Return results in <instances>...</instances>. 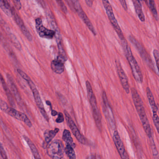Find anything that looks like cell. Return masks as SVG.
<instances>
[{
    "instance_id": "cell-28",
    "label": "cell",
    "mask_w": 159,
    "mask_h": 159,
    "mask_svg": "<svg viewBox=\"0 0 159 159\" xmlns=\"http://www.w3.org/2000/svg\"><path fill=\"white\" fill-rule=\"evenodd\" d=\"M20 120L23 121L26 125H27L29 128H31L32 126L31 122L29 119V118L24 113H20Z\"/></svg>"
},
{
    "instance_id": "cell-6",
    "label": "cell",
    "mask_w": 159,
    "mask_h": 159,
    "mask_svg": "<svg viewBox=\"0 0 159 159\" xmlns=\"http://www.w3.org/2000/svg\"><path fill=\"white\" fill-rule=\"evenodd\" d=\"M129 39L130 42L133 45H134L135 48L137 49L141 57L143 59L146 64L149 67L151 70H152L154 72L157 73L156 69H155V66H154V63L152 61V59L151 57L149 56V54L147 52L143 47L139 43L137 40L134 38L132 35H129Z\"/></svg>"
},
{
    "instance_id": "cell-11",
    "label": "cell",
    "mask_w": 159,
    "mask_h": 159,
    "mask_svg": "<svg viewBox=\"0 0 159 159\" xmlns=\"http://www.w3.org/2000/svg\"><path fill=\"white\" fill-rule=\"evenodd\" d=\"M35 24L36 31L41 38L51 39L55 36V31L44 27L42 20L40 18H37L35 20Z\"/></svg>"
},
{
    "instance_id": "cell-36",
    "label": "cell",
    "mask_w": 159,
    "mask_h": 159,
    "mask_svg": "<svg viewBox=\"0 0 159 159\" xmlns=\"http://www.w3.org/2000/svg\"><path fill=\"white\" fill-rule=\"evenodd\" d=\"M13 1L14 2V4H15L16 8L18 10H20L21 8V7H22L21 0H13Z\"/></svg>"
},
{
    "instance_id": "cell-39",
    "label": "cell",
    "mask_w": 159,
    "mask_h": 159,
    "mask_svg": "<svg viewBox=\"0 0 159 159\" xmlns=\"http://www.w3.org/2000/svg\"><path fill=\"white\" fill-rule=\"evenodd\" d=\"M86 4L88 7H91L93 6V2L94 0H85Z\"/></svg>"
},
{
    "instance_id": "cell-33",
    "label": "cell",
    "mask_w": 159,
    "mask_h": 159,
    "mask_svg": "<svg viewBox=\"0 0 159 159\" xmlns=\"http://www.w3.org/2000/svg\"><path fill=\"white\" fill-rule=\"evenodd\" d=\"M153 55H154V57L156 60V63H157V69L158 72L159 69V52L157 49H154L153 51Z\"/></svg>"
},
{
    "instance_id": "cell-9",
    "label": "cell",
    "mask_w": 159,
    "mask_h": 159,
    "mask_svg": "<svg viewBox=\"0 0 159 159\" xmlns=\"http://www.w3.org/2000/svg\"><path fill=\"white\" fill-rule=\"evenodd\" d=\"M64 114L67 124L77 141L82 144H88V141L80 133L78 128L77 127L76 125L74 122L73 120L69 115V113L66 110H64Z\"/></svg>"
},
{
    "instance_id": "cell-41",
    "label": "cell",
    "mask_w": 159,
    "mask_h": 159,
    "mask_svg": "<svg viewBox=\"0 0 159 159\" xmlns=\"http://www.w3.org/2000/svg\"><path fill=\"white\" fill-rule=\"evenodd\" d=\"M87 159H97V157H96V155H93V154H91V155L88 156Z\"/></svg>"
},
{
    "instance_id": "cell-8",
    "label": "cell",
    "mask_w": 159,
    "mask_h": 159,
    "mask_svg": "<svg viewBox=\"0 0 159 159\" xmlns=\"http://www.w3.org/2000/svg\"><path fill=\"white\" fill-rule=\"evenodd\" d=\"M71 2H72L74 10H75L74 11L77 12L79 17L86 24L89 30L93 34V35L94 36H96L97 35V32H96L94 27H93L92 23L91 22L87 16V14H86L85 11L82 8L79 1L78 0H71Z\"/></svg>"
},
{
    "instance_id": "cell-35",
    "label": "cell",
    "mask_w": 159,
    "mask_h": 159,
    "mask_svg": "<svg viewBox=\"0 0 159 159\" xmlns=\"http://www.w3.org/2000/svg\"><path fill=\"white\" fill-rule=\"evenodd\" d=\"M58 117L56 119V122L58 123H62V122H63L64 120V116H63V114L62 113H58Z\"/></svg>"
},
{
    "instance_id": "cell-15",
    "label": "cell",
    "mask_w": 159,
    "mask_h": 159,
    "mask_svg": "<svg viewBox=\"0 0 159 159\" xmlns=\"http://www.w3.org/2000/svg\"><path fill=\"white\" fill-rule=\"evenodd\" d=\"M67 59L66 57L58 55L57 59L52 61L51 62V68L52 70L57 74H61L64 71V64Z\"/></svg>"
},
{
    "instance_id": "cell-26",
    "label": "cell",
    "mask_w": 159,
    "mask_h": 159,
    "mask_svg": "<svg viewBox=\"0 0 159 159\" xmlns=\"http://www.w3.org/2000/svg\"><path fill=\"white\" fill-rule=\"evenodd\" d=\"M148 2H149L148 5L149 6V7H150L151 12L153 14V16L155 17V19L157 21H158V14L157 10V7H156L155 0H148Z\"/></svg>"
},
{
    "instance_id": "cell-19",
    "label": "cell",
    "mask_w": 159,
    "mask_h": 159,
    "mask_svg": "<svg viewBox=\"0 0 159 159\" xmlns=\"http://www.w3.org/2000/svg\"><path fill=\"white\" fill-rule=\"evenodd\" d=\"M146 92L147 99H148V102H149L150 106H151V108H152L153 114H157L158 108V107L157 106V104H156L153 93H152V92L149 87L147 88Z\"/></svg>"
},
{
    "instance_id": "cell-30",
    "label": "cell",
    "mask_w": 159,
    "mask_h": 159,
    "mask_svg": "<svg viewBox=\"0 0 159 159\" xmlns=\"http://www.w3.org/2000/svg\"><path fill=\"white\" fill-rule=\"evenodd\" d=\"M55 1L58 4V5L59 6L60 8H61L63 13L65 14H67V12H68V9L63 0H55Z\"/></svg>"
},
{
    "instance_id": "cell-20",
    "label": "cell",
    "mask_w": 159,
    "mask_h": 159,
    "mask_svg": "<svg viewBox=\"0 0 159 159\" xmlns=\"http://www.w3.org/2000/svg\"><path fill=\"white\" fill-rule=\"evenodd\" d=\"M23 138L30 147L35 159H42L37 148L33 143L32 142L31 140H30V139H29L27 136H25V135H23Z\"/></svg>"
},
{
    "instance_id": "cell-7",
    "label": "cell",
    "mask_w": 159,
    "mask_h": 159,
    "mask_svg": "<svg viewBox=\"0 0 159 159\" xmlns=\"http://www.w3.org/2000/svg\"><path fill=\"white\" fill-rule=\"evenodd\" d=\"M64 152V146L59 140H55L51 142L47 148V153L52 159H62Z\"/></svg>"
},
{
    "instance_id": "cell-24",
    "label": "cell",
    "mask_w": 159,
    "mask_h": 159,
    "mask_svg": "<svg viewBox=\"0 0 159 159\" xmlns=\"http://www.w3.org/2000/svg\"><path fill=\"white\" fill-rule=\"evenodd\" d=\"M62 139L65 144L71 145L74 148L76 147V145L73 143V140L71 135V133L68 130L64 129Z\"/></svg>"
},
{
    "instance_id": "cell-23",
    "label": "cell",
    "mask_w": 159,
    "mask_h": 159,
    "mask_svg": "<svg viewBox=\"0 0 159 159\" xmlns=\"http://www.w3.org/2000/svg\"><path fill=\"white\" fill-rule=\"evenodd\" d=\"M6 30L7 33L8 35V37L10 38L12 43H13L14 45L16 47L17 49L19 50H21V46L20 43L19 41L18 40L17 38L16 37V35L11 31L10 29L8 27L6 28Z\"/></svg>"
},
{
    "instance_id": "cell-16",
    "label": "cell",
    "mask_w": 159,
    "mask_h": 159,
    "mask_svg": "<svg viewBox=\"0 0 159 159\" xmlns=\"http://www.w3.org/2000/svg\"><path fill=\"white\" fill-rule=\"evenodd\" d=\"M7 83L8 85L10 87V90L12 91L16 101L19 104H21L22 102V99H21V96L17 88L16 85L15 83V81L13 79V77L9 74H7Z\"/></svg>"
},
{
    "instance_id": "cell-34",
    "label": "cell",
    "mask_w": 159,
    "mask_h": 159,
    "mask_svg": "<svg viewBox=\"0 0 159 159\" xmlns=\"http://www.w3.org/2000/svg\"><path fill=\"white\" fill-rule=\"evenodd\" d=\"M17 72L21 76V77L23 78V79L27 81V80H29L30 79V77L26 74L25 73H24L23 71L21 70L20 69H18Z\"/></svg>"
},
{
    "instance_id": "cell-37",
    "label": "cell",
    "mask_w": 159,
    "mask_h": 159,
    "mask_svg": "<svg viewBox=\"0 0 159 159\" xmlns=\"http://www.w3.org/2000/svg\"><path fill=\"white\" fill-rule=\"evenodd\" d=\"M35 2L44 9L46 8V5L44 0H35Z\"/></svg>"
},
{
    "instance_id": "cell-25",
    "label": "cell",
    "mask_w": 159,
    "mask_h": 159,
    "mask_svg": "<svg viewBox=\"0 0 159 159\" xmlns=\"http://www.w3.org/2000/svg\"><path fill=\"white\" fill-rule=\"evenodd\" d=\"M74 149V148L71 145L66 144L64 152L66 153L68 159H76V156Z\"/></svg>"
},
{
    "instance_id": "cell-17",
    "label": "cell",
    "mask_w": 159,
    "mask_h": 159,
    "mask_svg": "<svg viewBox=\"0 0 159 159\" xmlns=\"http://www.w3.org/2000/svg\"><path fill=\"white\" fill-rule=\"evenodd\" d=\"M0 83L2 84L3 88L7 96V99L9 101V103L11 105V106L13 107H16V103H15V100H14V96L12 95V93L11 91L9 89L7 86V84L6 83L5 81L4 80L2 75L0 73Z\"/></svg>"
},
{
    "instance_id": "cell-10",
    "label": "cell",
    "mask_w": 159,
    "mask_h": 159,
    "mask_svg": "<svg viewBox=\"0 0 159 159\" xmlns=\"http://www.w3.org/2000/svg\"><path fill=\"white\" fill-rule=\"evenodd\" d=\"M27 81L28 82V85L30 86V88L32 92L35 101V103L37 105V106L39 108L40 112H41V114L44 117V118L47 121H48L49 117L45 110L44 108V104L42 102V99H41V96H40V94H39L38 90L36 89L35 85L34 82L32 81L31 79L27 80Z\"/></svg>"
},
{
    "instance_id": "cell-27",
    "label": "cell",
    "mask_w": 159,
    "mask_h": 159,
    "mask_svg": "<svg viewBox=\"0 0 159 159\" xmlns=\"http://www.w3.org/2000/svg\"><path fill=\"white\" fill-rule=\"evenodd\" d=\"M150 140V146H151V150H152V155L154 157V159H159V153L156 147V144L154 142L153 138H151Z\"/></svg>"
},
{
    "instance_id": "cell-42",
    "label": "cell",
    "mask_w": 159,
    "mask_h": 159,
    "mask_svg": "<svg viewBox=\"0 0 159 159\" xmlns=\"http://www.w3.org/2000/svg\"><path fill=\"white\" fill-rule=\"evenodd\" d=\"M51 116H57V115H58V113L57 111H55V110H53V109H51Z\"/></svg>"
},
{
    "instance_id": "cell-18",
    "label": "cell",
    "mask_w": 159,
    "mask_h": 159,
    "mask_svg": "<svg viewBox=\"0 0 159 159\" xmlns=\"http://www.w3.org/2000/svg\"><path fill=\"white\" fill-rule=\"evenodd\" d=\"M132 1L133 2L135 12L139 17V19L142 22H144L145 20V17L143 12V7H143L140 0H132Z\"/></svg>"
},
{
    "instance_id": "cell-3",
    "label": "cell",
    "mask_w": 159,
    "mask_h": 159,
    "mask_svg": "<svg viewBox=\"0 0 159 159\" xmlns=\"http://www.w3.org/2000/svg\"><path fill=\"white\" fill-rule=\"evenodd\" d=\"M87 93V97L90 102L91 109H92V115L95 120V124L99 131L101 132L102 130V117L101 112L98 107L97 100L95 94L93 93L92 87L88 80L86 81Z\"/></svg>"
},
{
    "instance_id": "cell-5",
    "label": "cell",
    "mask_w": 159,
    "mask_h": 159,
    "mask_svg": "<svg viewBox=\"0 0 159 159\" xmlns=\"http://www.w3.org/2000/svg\"><path fill=\"white\" fill-rule=\"evenodd\" d=\"M101 1L105 11H106L108 19H109V20L112 24L113 28L115 29L116 32L117 34L120 41L122 42L124 40H126L122 30L119 25L117 20L115 17L113 8H112V6H111L109 0H101Z\"/></svg>"
},
{
    "instance_id": "cell-31",
    "label": "cell",
    "mask_w": 159,
    "mask_h": 159,
    "mask_svg": "<svg viewBox=\"0 0 159 159\" xmlns=\"http://www.w3.org/2000/svg\"><path fill=\"white\" fill-rule=\"evenodd\" d=\"M153 120L155 127L157 129V131L159 133V118L157 114H153Z\"/></svg>"
},
{
    "instance_id": "cell-22",
    "label": "cell",
    "mask_w": 159,
    "mask_h": 159,
    "mask_svg": "<svg viewBox=\"0 0 159 159\" xmlns=\"http://www.w3.org/2000/svg\"><path fill=\"white\" fill-rule=\"evenodd\" d=\"M0 7L4 13L9 17L12 16V7L7 0H0Z\"/></svg>"
},
{
    "instance_id": "cell-14",
    "label": "cell",
    "mask_w": 159,
    "mask_h": 159,
    "mask_svg": "<svg viewBox=\"0 0 159 159\" xmlns=\"http://www.w3.org/2000/svg\"><path fill=\"white\" fill-rule=\"evenodd\" d=\"M117 71L118 75L119 77L120 80L121 85L123 87L126 93L129 94L130 92L129 85V84L128 77L124 72V70L121 67V63L119 61L116 60L115 61Z\"/></svg>"
},
{
    "instance_id": "cell-40",
    "label": "cell",
    "mask_w": 159,
    "mask_h": 159,
    "mask_svg": "<svg viewBox=\"0 0 159 159\" xmlns=\"http://www.w3.org/2000/svg\"><path fill=\"white\" fill-rule=\"evenodd\" d=\"M66 2L68 4L69 6L70 7L71 9H72V10H74L73 8L72 5V2H71V0H65Z\"/></svg>"
},
{
    "instance_id": "cell-29",
    "label": "cell",
    "mask_w": 159,
    "mask_h": 159,
    "mask_svg": "<svg viewBox=\"0 0 159 159\" xmlns=\"http://www.w3.org/2000/svg\"><path fill=\"white\" fill-rule=\"evenodd\" d=\"M0 108L2 111L7 114L10 107L8 106L7 103L2 99H0Z\"/></svg>"
},
{
    "instance_id": "cell-32",
    "label": "cell",
    "mask_w": 159,
    "mask_h": 159,
    "mask_svg": "<svg viewBox=\"0 0 159 159\" xmlns=\"http://www.w3.org/2000/svg\"><path fill=\"white\" fill-rule=\"evenodd\" d=\"M0 154L3 159H8L6 152L1 142H0Z\"/></svg>"
},
{
    "instance_id": "cell-44",
    "label": "cell",
    "mask_w": 159,
    "mask_h": 159,
    "mask_svg": "<svg viewBox=\"0 0 159 159\" xmlns=\"http://www.w3.org/2000/svg\"><path fill=\"white\" fill-rule=\"evenodd\" d=\"M0 23L1 24H3V21L2 19V18L1 15H0Z\"/></svg>"
},
{
    "instance_id": "cell-2",
    "label": "cell",
    "mask_w": 159,
    "mask_h": 159,
    "mask_svg": "<svg viewBox=\"0 0 159 159\" xmlns=\"http://www.w3.org/2000/svg\"><path fill=\"white\" fill-rule=\"evenodd\" d=\"M121 42L123 51H124L125 56L129 63L133 77L135 80L138 83H143V74H142L141 68H140L138 62L135 60V58L133 55L131 49L129 46L127 40H124Z\"/></svg>"
},
{
    "instance_id": "cell-21",
    "label": "cell",
    "mask_w": 159,
    "mask_h": 159,
    "mask_svg": "<svg viewBox=\"0 0 159 159\" xmlns=\"http://www.w3.org/2000/svg\"><path fill=\"white\" fill-rule=\"evenodd\" d=\"M59 129L58 128H56L54 130H47L44 133V137L45 142L46 144H49L51 143L53 138L56 136L58 132Z\"/></svg>"
},
{
    "instance_id": "cell-12",
    "label": "cell",
    "mask_w": 159,
    "mask_h": 159,
    "mask_svg": "<svg viewBox=\"0 0 159 159\" xmlns=\"http://www.w3.org/2000/svg\"><path fill=\"white\" fill-rule=\"evenodd\" d=\"M113 140L121 159H130L129 155L125 149L123 142L121 140L119 134L117 131L115 130L114 132V134H113Z\"/></svg>"
},
{
    "instance_id": "cell-38",
    "label": "cell",
    "mask_w": 159,
    "mask_h": 159,
    "mask_svg": "<svg viewBox=\"0 0 159 159\" xmlns=\"http://www.w3.org/2000/svg\"><path fill=\"white\" fill-rule=\"evenodd\" d=\"M119 1L124 10L125 11H127L128 10V6H127L126 0H119Z\"/></svg>"
},
{
    "instance_id": "cell-13",
    "label": "cell",
    "mask_w": 159,
    "mask_h": 159,
    "mask_svg": "<svg viewBox=\"0 0 159 159\" xmlns=\"http://www.w3.org/2000/svg\"><path fill=\"white\" fill-rule=\"evenodd\" d=\"M12 16L14 17V20L16 21L17 25L19 27L20 29L22 32L23 35L30 42L32 41L33 37L31 34L30 33V32L29 30H28L27 27L25 26L22 19L19 16L17 13L15 11L14 8H12Z\"/></svg>"
},
{
    "instance_id": "cell-43",
    "label": "cell",
    "mask_w": 159,
    "mask_h": 159,
    "mask_svg": "<svg viewBox=\"0 0 159 159\" xmlns=\"http://www.w3.org/2000/svg\"><path fill=\"white\" fill-rule=\"evenodd\" d=\"M46 104L48 105L49 106L51 107V102H50L49 101H47L46 102Z\"/></svg>"
},
{
    "instance_id": "cell-1",
    "label": "cell",
    "mask_w": 159,
    "mask_h": 159,
    "mask_svg": "<svg viewBox=\"0 0 159 159\" xmlns=\"http://www.w3.org/2000/svg\"><path fill=\"white\" fill-rule=\"evenodd\" d=\"M132 96L133 100L135 105L136 111L140 117L141 122L143 124L144 129L149 139L153 138L152 137V131L149 123V120L146 114L144 107L143 101L138 93V91L134 88L131 89Z\"/></svg>"
},
{
    "instance_id": "cell-45",
    "label": "cell",
    "mask_w": 159,
    "mask_h": 159,
    "mask_svg": "<svg viewBox=\"0 0 159 159\" xmlns=\"http://www.w3.org/2000/svg\"><path fill=\"white\" fill-rule=\"evenodd\" d=\"M144 1L147 4V2H148V1H147V0H144Z\"/></svg>"
},
{
    "instance_id": "cell-4",
    "label": "cell",
    "mask_w": 159,
    "mask_h": 159,
    "mask_svg": "<svg viewBox=\"0 0 159 159\" xmlns=\"http://www.w3.org/2000/svg\"><path fill=\"white\" fill-rule=\"evenodd\" d=\"M102 108L104 115L110 128L113 130L116 129V121L112 107L105 91L102 92Z\"/></svg>"
}]
</instances>
